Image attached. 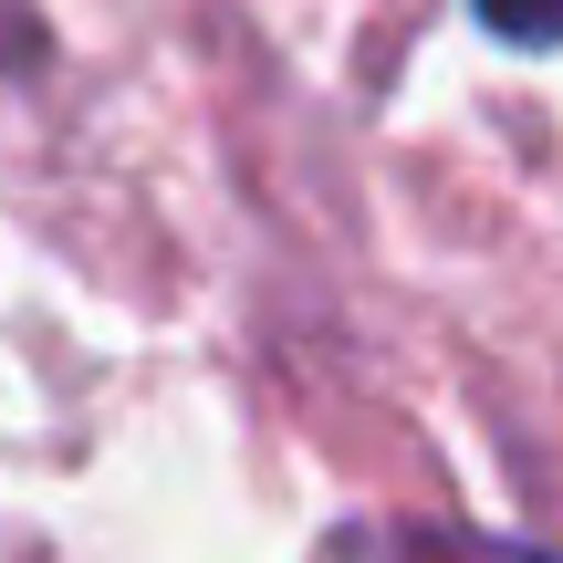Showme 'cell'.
<instances>
[{
	"mask_svg": "<svg viewBox=\"0 0 563 563\" xmlns=\"http://www.w3.org/2000/svg\"><path fill=\"white\" fill-rule=\"evenodd\" d=\"M470 11H481V21H490L501 42H522V53L563 42V0H470Z\"/></svg>",
	"mask_w": 563,
	"mask_h": 563,
	"instance_id": "cell-1",
	"label": "cell"
},
{
	"mask_svg": "<svg viewBox=\"0 0 563 563\" xmlns=\"http://www.w3.org/2000/svg\"><path fill=\"white\" fill-rule=\"evenodd\" d=\"M407 563H553V553H522V543H407Z\"/></svg>",
	"mask_w": 563,
	"mask_h": 563,
	"instance_id": "cell-2",
	"label": "cell"
}]
</instances>
